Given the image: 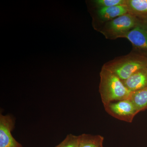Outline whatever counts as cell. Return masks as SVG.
Instances as JSON below:
<instances>
[{"instance_id":"1","label":"cell","mask_w":147,"mask_h":147,"mask_svg":"<svg viewBox=\"0 0 147 147\" xmlns=\"http://www.w3.org/2000/svg\"><path fill=\"white\" fill-rule=\"evenodd\" d=\"M100 77L99 92L103 105L129 99L132 92L127 88L117 76L102 67Z\"/></svg>"},{"instance_id":"2","label":"cell","mask_w":147,"mask_h":147,"mask_svg":"<svg viewBox=\"0 0 147 147\" xmlns=\"http://www.w3.org/2000/svg\"><path fill=\"white\" fill-rule=\"evenodd\" d=\"M147 65V57L132 52L117 57L103 65L102 67L124 81Z\"/></svg>"},{"instance_id":"3","label":"cell","mask_w":147,"mask_h":147,"mask_svg":"<svg viewBox=\"0 0 147 147\" xmlns=\"http://www.w3.org/2000/svg\"><path fill=\"white\" fill-rule=\"evenodd\" d=\"M139 18L127 13L105 23L98 30L107 39L114 40L122 38L134 28Z\"/></svg>"},{"instance_id":"4","label":"cell","mask_w":147,"mask_h":147,"mask_svg":"<svg viewBox=\"0 0 147 147\" xmlns=\"http://www.w3.org/2000/svg\"><path fill=\"white\" fill-rule=\"evenodd\" d=\"M122 38L131 42L132 52L147 57V18H139L137 25Z\"/></svg>"},{"instance_id":"5","label":"cell","mask_w":147,"mask_h":147,"mask_svg":"<svg viewBox=\"0 0 147 147\" xmlns=\"http://www.w3.org/2000/svg\"><path fill=\"white\" fill-rule=\"evenodd\" d=\"M105 111L119 120L131 123L138 114L136 108L129 99L110 102L103 105Z\"/></svg>"},{"instance_id":"6","label":"cell","mask_w":147,"mask_h":147,"mask_svg":"<svg viewBox=\"0 0 147 147\" xmlns=\"http://www.w3.org/2000/svg\"><path fill=\"white\" fill-rule=\"evenodd\" d=\"M15 124L13 117L0 114V147H23L11 134Z\"/></svg>"},{"instance_id":"7","label":"cell","mask_w":147,"mask_h":147,"mask_svg":"<svg viewBox=\"0 0 147 147\" xmlns=\"http://www.w3.org/2000/svg\"><path fill=\"white\" fill-rule=\"evenodd\" d=\"M122 82L127 88L131 92L137 91L146 88L147 86V70L146 67L136 71Z\"/></svg>"},{"instance_id":"8","label":"cell","mask_w":147,"mask_h":147,"mask_svg":"<svg viewBox=\"0 0 147 147\" xmlns=\"http://www.w3.org/2000/svg\"><path fill=\"white\" fill-rule=\"evenodd\" d=\"M127 13L128 11L126 5H121L97 8L96 15L99 21L105 24Z\"/></svg>"},{"instance_id":"9","label":"cell","mask_w":147,"mask_h":147,"mask_svg":"<svg viewBox=\"0 0 147 147\" xmlns=\"http://www.w3.org/2000/svg\"><path fill=\"white\" fill-rule=\"evenodd\" d=\"M128 13L140 19L147 18V0H126Z\"/></svg>"},{"instance_id":"10","label":"cell","mask_w":147,"mask_h":147,"mask_svg":"<svg viewBox=\"0 0 147 147\" xmlns=\"http://www.w3.org/2000/svg\"><path fill=\"white\" fill-rule=\"evenodd\" d=\"M129 100L134 104L138 113L147 110V86L137 91L132 92Z\"/></svg>"},{"instance_id":"11","label":"cell","mask_w":147,"mask_h":147,"mask_svg":"<svg viewBox=\"0 0 147 147\" xmlns=\"http://www.w3.org/2000/svg\"><path fill=\"white\" fill-rule=\"evenodd\" d=\"M79 137V147H103L104 138L101 135L83 134Z\"/></svg>"},{"instance_id":"12","label":"cell","mask_w":147,"mask_h":147,"mask_svg":"<svg viewBox=\"0 0 147 147\" xmlns=\"http://www.w3.org/2000/svg\"><path fill=\"white\" fill-rule=\"evenodd\" d=\"M97 8L110 7L115 6L125 5L126 0H95L92 1Z\"/></svg>"},{"instance_id":"13","label":"cell","mask_w":147,"mask_h":147,"mask_svg":"<svg viewBox=\"0 0 147 147\" xmlns=\"http://www.w3.org/2000/svg\"><path fill=\"white\" fill-rule=\"evenodd\" d=\"M80 137L69 134L65 139L55 147H79Z\"/></svg>"},{"instance_id":"14","label":"cell","mask_w":147,"mask_h":147,"mask_svg":"<svg viewBox=\"0 0 147 147\" xmlns=\"http://www.w3.org/2000/svg\"><path fill=\"white\" fill-rule=\"evenodd\" d=\"M146 69H147V65L146 67Z\"/></svg>"}]
</instances>
